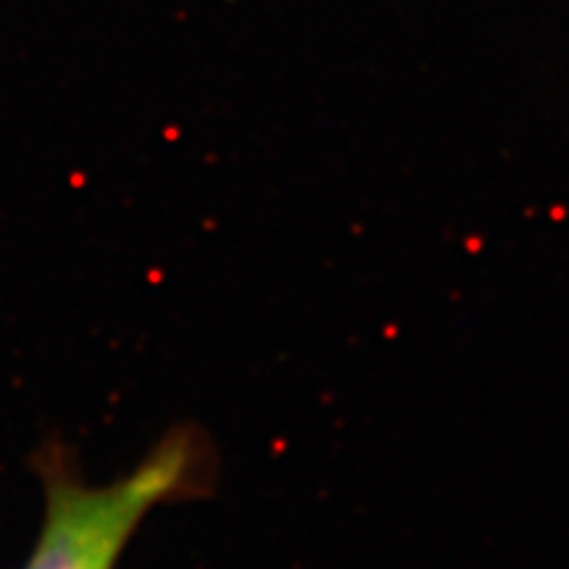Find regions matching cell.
I'll return each mask as SVG.
<instances>
[{"label":"cell","instance_id":"6da1fadb","mask_svg":"<svg viewBox=\"0 0 569 569\" xmlns=\"http://www.w3.org/2000/svg\"><path fill=\"white\" fill-rule=\"evenodd\" d=\"M42 488V525L24 569H117L140 522L156 507L206 498L219 457L196 422L169 427L122 478L96 486L74 448L46 438L30 457Z\"/></svg>","mask_w":569,"mask_h":569}]
</instances>
